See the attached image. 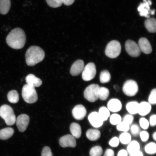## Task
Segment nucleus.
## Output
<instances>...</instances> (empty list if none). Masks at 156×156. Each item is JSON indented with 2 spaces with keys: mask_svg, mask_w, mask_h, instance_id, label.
Here are the masks:
<instances>
[{
  "mask_svg": "<svg viewBox=\"0 0 156 156\" xmlns=\"http://www.w3.org/2000/svg\"><path fill=\"white\" fill-rule=\"evenodd\" d=\"M87 138L91 141H96L100 138L101 133L97 129H90L87 130L86 133Z\"/></svg>",
  "mask_w": 156,
  "mask_h": 156,
  "instance_id": "obj_21",
  "label": "nucleus"
},
{
  "mask_svg": "<svg viewBox=\"0 0 156 156\" xmlns=\"http://www.w3.org/2000/svg\"><path fill=\"white\" fill-rule=\"evenodd\" d=\"M119 138L120 142L124 145H127L132 141L131 136L128 132H123Z\"/></svg>",
  "mask_w": 156,
  "mask_h": 156,
  "instance_id": "obj_29",
  "label": "nucleus"
},
{
  "mask_svg": "<svg viewBox=\"0 0 156 156\" xmlns=\"http://www.w3.org/2000/svg\"><path fill=\"white\" fill-rule=\"evenodd\" d=\"M122 90L127 96H135L138 91V84L133 80H128L124 83L123 86Z\"/></svg>",
  "mask_w": 156,
  "mask_h": 156,
  "instance_id": "obj_7",
  "label": "nucleus"
},
{
  "mask_svg": "<svg viewBox=\"0 0 156 156\" xmlns=\"http://www.w3.org/2000/svg\"><path fill=\"white\" fill-rule=\"evenodd\" d=\"M84 67V63L83 60H78L72 65L70 69V73L73 76L79 75L82 73Z\"/></svg>",
  "mask_w": 156,
  "mask_h": 156,
  "instance_id": "obj_14",
  "label": "nucleus"
},
{
  "mask_svg": "<svg viewBox=\"0 0 156 156\" xmlns=\"http://www.w3.org/2000/svg\"><path fill=\"white\" fill-rule=\"evenodd\" d=\"M137 9L139 12L140 16L145 17L147 18H149L151 10L150 5L147 0H144V3H140Z\"/></svg>",
  "mask_w": 156,
  "mask_h": 156,
  "instance_id": "obj_16",
  "label": "nucleus"
},
{
  "mask_svg": "<svg viewBox=\"0 0 156 156\" xmlns=\"http://www.w3.org/2000/svg\"><path fill=\"white\" fill-rule=\"evenodd\" d=\"M110 117V122L112 125L117 126L122 121L121 117L119 114H113Z\"/></svg>",
  "mask_w": 156,
  "mask_h": 156,
  "instance_id": "obj_34",
  "label": "nucleus"
},
{
  "mask_svg": "<svg viewBox=\"0 0 156 156\" xmlns=\"http://www.w3.org/2000/svg\"><path fill=\"white\" fill-rule=\"evenodd\" d=\"M149 125L151 126H155L156 125V115H152L150 117L149 119Z\"/></svg>",
  "mask_w": 156,
  "mask_h": 156,
  "instance_id": "obj_44",
  "label": "nucleus"
},
{
  "mask_svg": "<svg viewBox=\"0 0 156 156\" xmlns=\"http://www.w3.org/2000/svg\"><path fill=\"white\" fill-rule=\"evenodd\" d=\"M59 143L61 147H75L76 146L75 138L71 134H67L60 138Z\"/></svg>",
  "mask_w": 156,
  "mask_h": 156,
  "instance_id": "obj_11",
  "label": "nucleus"
},
{
  "mask_svg": "<svg viewBox=\"0 0 156 156\" xmlns=\"http://www.w3.org/2000/svg\"><path fill=\"white\" fill-rule=\"evenodd\" d=\"M148 2L149 3V4L150 5H151L152 2L151 0H147Z\"/></svg>",
  "mask_w": 156,
  "mask_h": 156,
  "instance_id": "obj_51",
  "label": "nucleus"
},
{
  "mask_svg": "<svg viewBox=\"0 0 156 156\" xmlns=\"http://www.w3.org/2000/svg\"><path fill=\"white\" fill-rule=\"evenodd\" d=\"M98 85L92 84L88 86L84 92V97L89 102H94L99 99L98 92L100 88Z\"/></svg>",
  "mask_w": 156,
  "mask_h": 156,
  "instance_id": "obj_6",
  "label": "nucleus"
},
{
  "mask_svg": "<svg viewBox=\"0 0 156 156\" xmlns=\"http://www.w3.org/2000/svg\"><path fill=\"white\" fill-rule=\"evenodd\" d=\"M27 84L34 87H39L42 85L41 80L33 74H29L25 79Z\"/></svg>",
  "mask_w": 156,
  "mask_h": 156,
  "instance_id": "obj_18",
  "label": "nucleus"
},
{
  "mask_svg": "<svg viewBox=\"0 0 156 156\" xmlns=\"http://www.w3.org/2000/svg\"><path fill=\"white\" fill-rule=\"evenodd\" d=\"M111 79V75L108 71L105 70L101 72L100 81L101 83H105L110 82Z\"/></svg>",
  "mask_w": 156,
  "mask_h": 156,
  "instance_id": "obj_31",
  "label": "nucleus"
},
{
  "mask_svg": "<svg viewBox=\"0 0 156 156\" xmlns=\"http://www.w3.org/2000/svg\"><path fill=\"white\" fill-rule=\"evenodd\" d=\"M149 103L150 104L155 105L156 103V89H154L151 91L149 99Z\"/></svg>",
  "mask_w": 156,
  "mask_h": 156,
  "instance_id": "obj_38",
  "label": "nucleus"
},
{
  "mask_svg": "<svg viewBox=\"0 0 156 156\" xmlns=\"http://www.w3.org/2000/svg\"><path fill=\"white\" fill-rule=\"evenodd\" d=\"M122 48L120 43L117 40L109 42L105 49V53L109 58H114L118 57L121 52Z\"/></svg>",
  "mask_w": 156,
  "mask_h": 156,
  "instance_id": "obj_5",
  "label": "nucleus"
},
{
  "mask_svg": "<svg viewBox=\"0 0 156 156\" xmlns=\"http://www.w3.org/2000/svg\"><path fill=\"white\" fill-rule=\"evenodd\" d=\"M119 140L117 136H114L109 141V145L112 147H116L119 145Z\"/></svg>",
  "mask_w": 156,
  "mask_h": 156,
  "instance_id": "obj_40",
  "label": "nucleus"
},
{
  "mask_svg": "<svg viewBox=\"0 0 156 156\" xmlns=\"http://www.w3.org/2000/svg\"><path fill=\"white\" fill-rule=\"evenodd\" d=\"M7 98L9 102L13 104L16 103L19 100V94L16 90H12L8 94Z\"/></svg>",
  "mask_w": 156,
  "mask_h": 156,
  "instance_id": "obj_28",
  "label": "nucleus"
},
{
  "mask_svg": "<svg viewBox=\"0 0 156 156\" xmlns=\"http://www.w3.org/2000/svg\"><path fill=\"white\" fill-rule=\"evenodd\" d=\"M140 146L139 142L133 140L128 144L127 151L129 154L140 151Z\"/></svg>",
  "mask_w": 156,
  "mask_h": 156,
  "instance_id": "obj_25",
  "label": "nucleus"
},
{
  "mask_svg": "<svg viewBox=\"0 0 156 156\" xmlns=\"http://www.w3.org/2000/svg\"><path fill=\"white\" fill-rule=\"evenodd\" d=\"M44 56V52L42 48L37 46H31L25 54L26 63L29 66H34L42 62Z\"/></svg>",
  "mask_w": 156,
  "mask_h": 156,
  "instance_id": "obj_2",
  "label": "nucleus"
},
{
  "mask_svg": "<svg viewBox=\"0 0 156 156\" xmlns=\"http://www.w3.org/2000/svg\"><path fill=\"white\" fill-rule=\"evenodd\" d=\"M8 45L15 49L22 48L26 42V36L24 31L20 28L13 29L6 39Z\"/></svg>",
  "mask_w": 156,
  "mask_h": 156,
  "instance_id": "obj_1",
  "label": "nucleus"
},
{
  "mask_svg": "<svg viewBox=\"0 0 156 156\" xmlns=\"http://www.w3.org/2000/svg\"><path fill=\"white\" fill-rule=\"evenodd\" d=\"M30 121V118L28 115L23 114L20 115L16 119V125L19 131L24 132L27 129Z\"/></svg>",
  "mask_w": 156,
  "mask_h": 156,
  "instance_id": "obj_10",
  "label": "nucleus"
},
{
  "mask_svg": "<svg viewBox=\"0 0 156 156\" xmlns=\"http://www.w3.org/2000/svg\"><path fill=\"white\" fill-rule=\"evenodd\" d=\"M140 135L141 141L143 142L147 141L149 139V134L146 131H142L140 132Z\"/></svg>",
  "mask_w": 156,
  "mask_h": 156,
  "instance_id": "obj_42",
  "label": "nucleus"
},
{
  "mask_svg": "<svg viewBox=\"0 0 156 156\" xmlns=\"http://www.w3.org/2000/svg\"><path fill=\"white\" fill-rule=\"evenodd\" d=\"M11 7V0H0V13L2 15L7 14Z\"/></svg>",
  "mask_w": 156,
  "mask_h": 156,
  "instance_id": "obj_24",
  "label": "nucleus"
},
{
  "mask_svg": "<svg viewBox=\"0 0 156 156\" xmlns=\"http://www.w3.org/2000/svg\"><path fill=\"white\" fill-rule=\"evenodd\" d=\"M110 94L109 90L105 87H100L98 92L99 99L102 101H105L108 98Z\"/></svg>",
  "mask_w": 156,
  "mask_h": 156,
  "instance_id": "obj_30",
  "label": "nucleus"
},
{
  "mask_svg": "<svg viewBox=\"0 0 156 156\" xmlns=\"http://www.w3.org/2000/svg\"><path fill=\"white\" fill-rule=\"evenodd\" d=\"M153 138L155 141H156V132H155L153 134Z\"/></svg>",
  "mask_w": 156,
  "mask_h": 156,
  "instance_id": "obj_49",
  "label": "nucleus"
},
{
  "mask_svg": "<svg viewBox=\"0 0 156 156\" xmlns=\"http://www.w3.org/2000/svg\"><path fill=\"white\" fill-rule=\"evenodd\" d=\"M155 9H153V10H151V14L152 15H154L155 13Z\"/></svg>",
  "mask_w": 156,
  "mask_h": 156,
  "instance_id": "obj_50",
  "label": "nucleus"
},
{
  "mask_svg": "<svg viewBox=\"0 0 156 156\" xmlns=\"http://www.w3.org/2000/svg\"><path fill=\"white\" fill-rule=\"evenodd\" d=\"M139 103L136 102H129L126 105L127 111L131 115L138 114Z\"/></svg>",
  "mask_w": 156,
  "mask_h": 156,
  "instance_id": "obj_26",
  "label": "nucleus"
},
{
  "mask_svg": "<svg viewBox=\"0 0 156 156\" xmlns=\"http://www.w3.org/2000/svg\"><path fill=\"white\" fill-rule=\"evenodd\" d=\"M70 130L73 136L75 138H80L82 134V130L80 126L76 122H73L70 126Z\"/></svg>",
  "mask_w": 156,
  "mask_h": 156,
  "instance_id": "obj_20",
  "label": "nucleus"
},
{
  "mask_svg": "<svg viewBox=\"0 0 156 156\" xmlns=\"http://www.w3.org/2000/svg\"><path fill=\"white\" fill-rule=\"evenodd\" d=\"M145 26L150 33H155L156 31V20L155 18H149L145 21Z\"/></svg>",
  "mask_w": 156,
  "mask_h": 156,
  "instance_id": "obj_23",
  "label": "nucleus"
},
{
  "mask_svg": "<svg viewBox=\"0 0 156 156\" xmlns=\"http://www.w3.org/2000/svg\"><path fill=\"white\" fill-rule=\"evenodd\" d=\"M122 105L120 100L117 99H111L107 104V107L110 112H117L121 110Z\"/></svg>",
  "mask_w": 156,
  "mask_h": 156,
  "instance_id": "obj_17",
  "label": "nucleus"
},
{
  "mask_svg": "<svg viewBox=\"0 0 156 156\" xmlns=\"http://www.w3.org/2000/svg\"><path fill=\"white\" fill-rule=\"evenodd\" d=\"M125 49L127 53L132 57H138L141 54L139 46L133 41L127 40L125 43Z\"/></svg>",
  "mask_w": 156,
  "mask_h": 156,
  "instance_id": "obj_9",
  "label": "nucleus"
},
{
  "mask_svg": "<svg viewBox=\"0 0 156 156\" xmlns=\"http://www.w3.org/2000/svg\"><path fill=\"white\" fill-rule=\"evenodd\" d=\"M96 73L95 64L93 63H88L84 68L82 77L83 80L90 81L95 77Z\"/></svg>",
  "mask_w": 156,
  "mask_h": 156,
  "instance_id": "obj_8",
  "label": "nucleus"
},
{
  "mask_svg": "<svg viewBox=\"0 0 156 156\" xmlns=\"http://www.w3.org/2000/svg\"><path fill=\"white\" fill-rule=\"evenodd\" d=\"M0 116L5 120L8 126L13 125L16 121L13 109L8 105H4L0 107Z\"/></svg>",
  "mask_w": 156,
  "mask_h": 156,
  "instance_id": "obj_3",
  "label": "nucleus"
},
{
  "mask_svg": "<svg viewBox=\"0 0 156 156\" xmlns=\"http://www.w3.org/2000/svg\"><path fill=\"white\" fill-rule=\"evenodd\" d=\"M87 114L86 109L81 105H76L72 110V114L73 118L77 120H83L86 116Z\"/></svg>",
  "mask_w": 156,
  "mask_h": 156,
  "instance_id": "obj_12",
  "label": "nucleus"
},
{
  "mask_svg": "<svg viewBox=\"0 0 156 156\" xmlns=\"http://www.w3.org/2000/svg\"><path fill=\"white\" fill-rule=\"evenodd\" d=\"M138 46L140 50L143 53L146 54H151L152 48L149 40L146 38H141L138 41Z\"/></svg>",
  "mask_w": 156,
  "mask_h": 156,
  "instance_id": "obj_15",
  "label": "nucleus"
},
{
  "mask_svg": "<svg viewBox=\"0 0 156 156\" xmlns=\"http://www.w3.org/2000/svg\"><path fill=\"white\" fill-rule=\"evenodd\" d=\"M46 1L50 7L54 8L59 7L63 4L62 0H46Z\"/></svg>",
  "mask_w": 156,
  "mask_h": 156,
  "instance_id": "obj_36",
  "label": "nucleus"
},
{
  "mask_svg": "<svg viewBox=\"0 0 156 156\" xmlns=\"http://www.w3.org/2000/svg\"><path fill=\"white\" fill-rule=\"evenodd\" d=\"M14 133V130L12 128H6L0 130V140H5L9 139Z\"/></svg>",
  "mask_w": 156,
  "mask_h": 156,
  "instance_id": "obj_22",
  "label": "nucleus"
},
{
  "mask_svg": "<svg viewBox=\"0 0 156 156\" xmlns=\"http://www.w3.org/2000/svg\"><path fill=\"white\" fill-rule=\"evenodd\" d=\"M140 125L144 130H147L150 126L149 122L146 118H142L140 120Z\"/></svg>",
  "mask_w": 156,
  "mask_h": 156,
  "instance_id": "obj_39",
  "label": "nucleus"
},
{
  "mask_svg": "<svg viewBox=\"0 0 156 156\" xmlns=\"http://www.w3.org/2000/svg\"><path fill=\"white\" fill-rule=\"evenodd\" d=\"M98 114L103 122L106 121L110 116V111L106 107L103 106L99 109Z\"/></svg>",
  "mask_w": 156,
  "mask_h": 156,
  "instance_id": "obj_27",
  "label": "nucleus"
},
{
  "mask_svg": "<svg viewBox=\"0 0 156 156\" xmlns=\"http://www.w3.org/2000/svg\"><path fill=\"white\" fill-rule=\"evenodd\" d=\"M130 156H144L143 154L140 151L130 154Z\"/></svg>",
  "mask_w": 156,
  "mask_h": 156,
  "instance_id": "obj_48",
  "label": "nucleus"
},
{
  "mask_svg": "<svg viewBox=\"0 0 156 156\" xmlns=\"http://www.w3.org/2000/svg\"><path fill=\"white\" fill-rule=\"evenodd\" d=\"M103 153L102 148L99 146H94L89 152L90 156H101Z\"/></svg>",
  "mask_w": 156,
  "mask_h": 156,
  "instance_id": "obj_33",
  "label": "nucleus"
},
{
  "mask_svg": "<svg viewBox=\"0 0 156 156\" xmlns=\"http://www.w3.org/2000/svg\"><path fill=\"white\" fill-rule=\"evenodd\" d=\"M75 0H62L63 3L65 5L69 6L73 4Z\"/></svg>",
  "mask_w": 156,
  "mask_h": 156,
  "instance_id": "obj_47",
  "label": "nucleus"
},
{
  "mask_svg": "<svg viewBox=\"0 0 156 156\" xmlns=\"http://www.w3.org/2000/svg\"><path fill=\"white\" fill-rule=\"evenodd\" d=\"M128 153L126 150L122 149L119 151L117 154V156H128Z\"/></svg>",
  "mask_w": 156,
  "mask_h": 156,
  "instance_id": "obj_46",
  "label": "nucleus"
},
{
  "mask_svg": "<svg viewBox=\"0 0 156 156\" xmlns=\"http://www.w3.org/2000/svg\"><path fill=\"white\" fill-rule=\"evenodd\" d=\"M88 119L91 125L95 128L101 127L104 122L99 116L98 112H91L89 115Z\"/></svg>",
  "mask_w": 156,
  "mask_h": 156,
  "instance_id": "obj_13",
  "label": "nucleus"
},
{
  "mask_svg": "<svg viewBox=\"0 0 156 156\" xmlns=\"http://www.w3.org/2000/svg\"><path fill=\"white\" fill-rule=\"evenodd\" d=\"M151 110V106L149 102H143L139 103L138 114L142 116L149 114Z\"/></svg>",
  "mask_w": 156,
  "mask_h": 156,
  "instance_id": "obj_19",
  "label": "nucleus"
},
{
  "mask_svg": "<svg viewBox=\"0 0 156 156\" xmlns=\"http://www.w3.org/2000/svg\"><path fill=\"white\" fill-rule=\"evenodd\" d=\"M145 151L146 153L149 154H155L156 153V144L154 142L148 143L145 146Z\"/></svg>",
  "mask_w": 156,
  "mask_h": 156,
  "instance_id": "obj_32",
  "label": "nucleus"
},
{
  "mask_svg": "<svg viewBox=\"0 0 156 156\" xmlns=\"http://www.w3.org/2000/svg\"><path fill=\"white\" fill-rule=\"evenodd\" d=\"M130 126L126 123L122 121L120 123L117 125V129L119 131L123 132H128L130 130Z\"/></svg>",
  "mask_w": 156,
  "mask_h": 156,
  "instance_id": "obj_35",
  "label": "nucleus"
},
{
  "mask_svg": "<svg viewBox=\"0 0 156 156\" xmlns=\"http://www.w3.org/2000/svg\"><path fill=\"white\" fill-rule=\"evenodd\" d=\"M41 156H53L50 148L48 146H45L42 149Z\"/></svg>",
  "mask_w": 156,
  "mask_h": 156,
  "instance_id": "obj_43",
  "label": "nucleus"
},
{
  "mask_svg": "<svg viewBox=\"0 0 156 156\" xmlns=\"http://www.w3.org/2000/svg\"><path fill=\"white\" fill-rule=\"evenodd\" d=\"M22 95L25 102L29 104L36 102L38 100V95L35 87L28 84L23 86Z\"/></svg>",
  "mask_w": 156,
  "mask_h": 156,
  "instance_id": "obj_4",
  "label": "nucleus"
},
{
  "mask_svg": "<svg viewBox=\"0 0 156 156\" xmlns=\"http://www.w3.org/2000/svg\"><path fill=\"white\" fill-rule=\"evenodd\" d=\"M103 156H115L114 151L112 149H107L105 151Z\"/></svg>",
  "mask_w": 156,
  "mask_h": 156,
  "instance_id": "obj_45",
  "label": "nucleus"
},
{
  "mask_svg": "<svg viewBox=\"0 0 156 156\" xmlns=\"http://www.w3.org/2000/svg\"><path fill=\"white\" fill-rule=\"evenodd\" d=\"M134 120V117L131 114H127L123 118L122 121H123L127 124L131 125L133 122Z\"/></svg>",
  "mask_w": 156,
  "mask_h": 156,
  "instance_id": "obj_41",
  "label": "nucleus"
},
{
  "mask_svg": "<svg viewBox=\"0 0 156 156\" xmlns=\"http://www.w3.org/2000/svg\"><path fill=\"white\" fill-rule=\"evenodd\" d=\"M130 132L132 136H137L140 134V127L137 124H133L130 127Z\"/></svg>",
  "mask_w": 156,
  "mask_h": 156,
  "instance_id": "obj_37",
  "label": "nucleus"
}]
</instances>
